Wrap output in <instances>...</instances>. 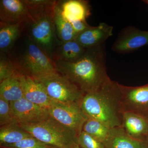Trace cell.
I'll use <instances>...</instances> for the list:
<instances>
[{
  "instance_id": "3",
  "label": "cell",
  "mask_w": 148,
  "mask_h": 148,
  "mask_svg": "<svg viewBox=\"0 0 148 148\" xmlns=\"http://www.w3.org/2000/svg\"><path fill=\"white\" fill-rule=\"evenodd\" d=\"M19 125L33 137L48 145L58 148L79 147L77 133L52 117L36 123Z\"/></svg>"
},
{
  "instance_id": "9",
  "label": "cell",
  "mask_w": 148,
  "mask_h": 148,
  "mask_svg": "<svg viewBox=\"0 0 148 148\" xmlns=\"http://www.w3.org/2000/svg\"><path fill=\"white\" fill-rule=\"evenodd\" d=\"M148 45V31H143L133 26H128L121 30L112 49L120 54L131 53Z\"/></svg>"
},
{
  "instance_id": "14",
  "label": "cell",
  "mask_w": 148,
  "mask_h": 148,
  "mask_svg": "<svg viewBox=\"0 0 148 148\" xmlns=\"http://www.w3.org/2000/svg\"><path fill=\"white\" fill-rule=\"evenodd\" d=\"M57 6L61 14L71 23L78 21H86L91 15L90 6L84 0L57 1Z\"/></svg>"
},
{
  "instance_id": "10",
  "label": "cell",
  "mask_w": 148,
  "mask_h": 148,
  "mask_svg": "<svg viewBox=\"0 0 148 148\" xmlns=\"http://www.w3.org/2000/svg\"><path fill=\"white\" fill-rule=\"evenodd\" d=\"M10 103L14 116L19 124L36 123L51 116L48 109L38 106L24 97Z\"/></svg>"
},
{
  "instance_id": "19",
  "label": "cell",
  "mask_w": 148,
  "mask_h": 148,
  "mask_svg": "<svg viewBox=\"0 0 148 148\" xmlns=\"http://www.w3.org/2000/svg\"><path fill=\"white\" fill-rule=\"evenodd\" d=\"M86 49L75 40L61 43L53 53V61L60 60L68 62H74L80 58L84 55Z\"/></svg>"
},
{
  "instance_id": "27",
  "label": "cell",
  "mask_w": 148,
  "mask_h": 148,
  "mask_svg": "<svg viewBox=\"0 0 148 148\" xmlns=\"http://www.w3.org/2000/svg\"><path fill=\"white\" fill-rule=\"evenodd\" d=\"M18 71L13 61L1 56L0 60V83Z\"/></svg>"
},
{
  "instance_id": "26",
  "label": "cell",
  "mask_w": 148,
  "mask_h": 148,
  "mask_svg": "<svg viewBox=\"0 0 148 148\" xmlns=\"http://www.w3.org/2000/svg\"><path fill=\"white\" fill-rule=\"evenodd\" d=\"M78 144L80 148H107L105 143L83 131L79 135Z\"/></svg>"
},
{
  "instance_id": "28",
  "label": "cell",
  "mask_w": 148,
  "mask_h": 148,
  "mask_svg": "<svg viewBox=\"0 0 148 148\" xmlns=\"http://www.w3.org/2000/svg\"><path fill=\"white\" fill-rule=\"evenodd\" d=\"M77 34L83 32L91 26H90L86 21H78L71 23Z\"/></svg>"
},
{
  "instance_id": "15",
  "label": "cell",
  "mask_w": 148,
  "mask_h": 148,
  "mask_svg": "<svg viewBox=\"0 0 148 148\" xmlns=\"http://www.w3.org/2000/svg\"><path fill=\"white\" fill-rule=\"evenodd\" d=\"M132 138L146 142L148 133V120L131 112H124L121 127Z\"/></svg>"
},
{
  "instance_id": "8",
  "label": "cell",
  "mask_w": 148,
  "mask_h": 148,
  "mask_svg": "<svg viewBox=\"0 0 148 148\" xmlns=\"http://www.w3.org/2000/svg\"><path fill=\"white\" fill-rule=\"evenodd\" d=\"M119 86L124 112L134 113L148 120V84L129 86L119 83Z\"/></svg>"
},
{
  "instance_id": "33",
  "label": "cell",
  "mask_w": 148,
  "mask_h": 148,
  "mask_svg": "<svg viewBox=\"0 0 148 148\" xmlns=\"http://www.w3.org/2000/svg\"><path fill=\"white\" fill-rule=\"evenodd\" d=\"M147 148H148V146H147Z\"/></svg>"
},
{
  "instance_id": "32",
  "label": "cell",
  "mask_w": 148,
  "mask_h": 148,
  "mask_svg": "<svg viewBox=\"0 0 148 148\" xmlns=\"http://www.w3.org/2000/svg\"><path fill=\"white\" fill-rule=\"evenodd\" d=\"M77 148H80L79 147H78Z\"/></svg>"
},
{
  "instance_id": "24",
  "label": "cell",
  "mask_w": 148,
  "mask_h": 148,
  "mask_svg": "<svg viewBox=\"0 0 148 148\" xmlns=\"http://www.w3.org/2000/svg\"><path fill=\"white\" fill-rule=\"evenodd\" d=\"M16 122H17L14 116L10 103L0 97V125L4 126Z\"/></svg>"
},
{
  "instance_id": "2",
  "label": "cell",
  "mask_w": 148,
  "mask_h": 148,
  "mask_svg": "<svg viewBox=\"0 0 148 148\" xmlns=\"http://www.w3.org/2000/svg\"><path fill=\"white\" fill-rule=\"evenodd\" d=\"M119 83L109 79L97 90L84 94L81 108L88 118L111 128L121 127L123 111Z\"/></svg>"
},
{
  "instance_id": "4",
  "label": "cell",
  "mask_w": 148,
  "mask_h": 148,
  "mask_svg": "<svg viewBox=\"0 0 148 148\" xmlns=\"http://www.w3.org/2000/svg\"><path fill=\"white\" fill-rule=\"evenodd\" d=\"M17 71L35 79L57 73L53 60L28 38L17 61H13Z\"/></svg>"
},
{
  "instance_id": "13",
  "label": "cell",
  "mask_w": 148,
  "mask_h": 148,
  "mask_svg": "<svg viewBox=\"0 0 148 148\" xmlns=\"http://www.w3.org/2000/svg\"><path fill=\"white\" fill-rule=\"evenodd\" d=\"M24 98L38 106L48 108L52 100L39 80L23 75Z\"/></svg>"
},
{
  "instance_id": "6",
  "label": "cell",
  "mask_w": 148,
  "mask_h": 148,
  "mask_svg": "<svg viewBox=\"0 0 148 148\" xmlns=\"http://www.w3.org/2000/svg\"><path fill=\"white\" fill-rule=\"evenodd\" d=\"M53 16L54 15L41 16L26 24L29 28V39L52 59L54 45L57 42Z\"/></svg>"
},
{
  "instance_id": "7",
  "label": "cell",
  "mask_w": 148,
  "mask_h": 148,
  "mask_svg": "<svg viewBox=\"0 0 148 148\" xmlns=\"http://www.w3.org/2000/svg\"><path fill=\"white\" fill-rule=\"evenodd\" d=\"M50 116L64 126L75 131L79 135L88 118L80 105H65L52 101L48 108Z\"/></svg>"
},
{
  "instance_id": "23",
  "label": "cell",
  "mask_w": 148,
  "mask_h": 148,
  "mask_svg": "<svg viewBox=\"0 0 148 148\" xmlns=\"http://www.w3.org/2000/svg\"><path fill=\"white\" fill-rule=\"evenodd\" d=\"M111 129L101 122L88 118L84 125L82 131L106 144L110 135Z\"/></svg>"
},
{
  "instance_id": "11",
  "label": "cell",
  "mask_w": 148,
  "mask_h": 148,
  "mask_svg": "<svg viewBox=\"0 0 148 148\" xmlns=\"http://www.w3.org/2000/svg\"><path fill=\"white\" fill-rule=\"evenodd\" d=\"M0 20L3 24H26L31 17L23 0H1Z\"/></svg>"
},
{
  "instance_id": "22",
  "label": "cell",
  "mask_w": 148,
  "mask_h": 148,
  "mask_svg": "<svg viewBox=\"0 0 148 148\" xmlns=\"http://www.w3.org/2000/svg\"><path fill=\"white\" fill-rule=\"evenodd\" d=\"M53 19L57 38L61 43L75 39L77 33L71 23L61 14L57 7V3L54 11Z\"/></svg>"
},
{
  "instance_id": "16",
  "label": "cell",
  "mask_w": 148,
  "mask_h": 148,
  "mask_svg": "<svg viewBox=\"0 0 148 148\" xmlns=\"http://www.w3.org/2000/svg\"><path fill=\"white\" fill-rule=\"evenodd\" d=\"M23 75L16 71L12 76L0 83V97L9 103L24 97Z\"/></svg>"
},
{
  "instance_id": "25",
  "label": "cell",
  "mask_w": 148,
  "mask_h": 148,
  "mask_svg": "<svg viewBox=\"0 0 148 148\" xmlns=\"http://www.w3.org/2000/svg\"><path fill=\"white\" fill-rule=\"evenodd\" d=\"M48 145L34 137L25 138L14 144L1 146L2 148H47Z\"/></svg>"
},
{
  "instance_id": "17",
  "label": "cell",
  "mask_w": 148,
  "mask_h": 148,
  "mask_svg": "<svg viewBox=\"0 0 148 148\" xmlns=\"http://www.w3.org/2000/svg\"><path fill=\"white\" fill-rule=\"evenodd\" d=\"M107 148H147L146 142L136 140L127 135L121 127L112 128Z\"/></svg>"
},
{
  "instance_id": "5",
  "label": "cell",
  "mask_w": 148,
  "mask_h": 148,
  "mask_svg": "<svg viewBox=\"0 0 148 148\" xmlns=\"http://www.w3.org/2000/svg\"><path fill=\"white\" fill-rule=\"evenodd\" d=\"M37 79L43 84L52 101L81 106L84 94L66 77L57 72Z\"/></svg>"
},
{
  "instance_id": "1",
  "label": "cell",
  "mask_w": 148,
  "mask_h": 148,
  "mask_svg": "<svg viewBox=\"0 0 148 148\" xmlns=\"http://www.w3.org/2000/svg\"><path fill=\"white\" fill-rule=\"evenodd\" d=\"M105 44L86 49L74 62L54 60L59 74L69 79L84 94L97 90L110 79L106 66Z\"/></svg>"
},
{
  "instance_id": "29",
  "label": "cell",
  "mask_w": 148,
  "mask_h": 148,
  "mask_svg": "<svg viewBox=\"0 0 148 148\" xmlns=\"http://www.w3.org/2000/svg\"><path fill=\"white\" fill-rule=\"evenodd\" d=\"M47 148H58L56 147H54V146L48 145L47 146Z\"/></svg>"
},
{
  "instance_id": "30",
  "label": "cell",
  "mask_w": 148,
  "mask_h": 148,
  "mask_svg": "<svg viewBox=\"0 0 148 148\" xmlns=\"http://www.w3.org/2000/svg\"><path fill=\"white\" fill-rule=\"evenodd\" d=\"M143 2L145 3L147 5H148V0H144V1H143Z\"/></svg>"
},
{
  "instance_id": "20",
  "label": "cell",
  "mask_w": 148,
  "mask_h": 148,
  "mask_svg": "<svg viewBox=\"0 0 148 148\" xmlns=\"http://www.w3.org/2000/svg\"><path fill=\"white\" fill-rule=\"evenodd\" d=\"M32 136L17 122L1 126L0 147L14 144Z\"/></svg>"
},
{
  "instance_id": "12",
  "label": "cell",
  "mask_w": 148,
  "mask_h": 148,
  "mask_svg": "<svg viewBox=\"0 0 148 148\" xmlns=\"http://www.w3.org/2000/svg\"><path fill=\"white\" fill-rule=\"evenodd\" d=\"M113 29L112 26L102 22L77 34L75 40L85 49L98 46L105 44L112 36Z\"/></svg>"
},
{
  "instance_id": "31",
  "label": "cell",
  "mask_w": 148,
  "mask_h": 148,
  "mask_svg": "<svg viewBox=\"0 0 148 148\" xmlns=\"http://www.w3.org/2000/svg\"><path fill=\"white\" fill-rule=\"evenodd\" d=\"M148 140V134H147V140Z\"/></svg>"
},
{
  "instance_id": "21",
  "label": "cell",
  "mask_w": 148,
  "mask_h": 148,
  "mask_svg": "<svg viewBox=\"0 0 148 148\" xmlns=\"http://www.w3.org/2000/svg\"><path fill=\"white\" fill-rule=\"evenodd\" d=\"M31 17V20L54 15L57 1L52 0H23Z\"/></svg>"
},
{
  "instance_id": "18",
  "label": "cell",
  "mask_w": 148,
  "mask_h": 148,
  "mask_svg": "<svg viewBox=\"0 0 148 148\" xmlns=\"http://www.w3.org/2000/svg\"><path fill=\"white\" fill-rule=\"evenodd\" d=\"M25 24H6L1 23L0 50L6 52L11 49L18 39Z\"/></svg>"
}]
</instances>
